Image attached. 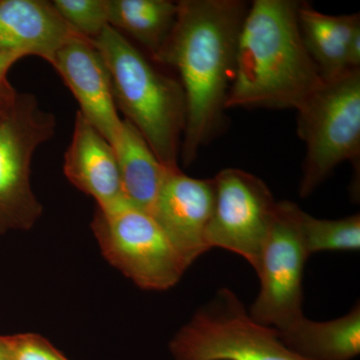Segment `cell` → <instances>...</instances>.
I'll use <instances>...</instances> for the list:
<instances>
[{"label":"cell","instance_id":"obj_1","mask_svg":"<svg viewBox=\"0 0 360 360\" xmlns=\"http://www.w3.org/2000/svg\"><path fill=\"white\" fill-rule=\"evenodd\" d=\"M177 4L174 30L153 59L179 72L186 104L179 158L189 167L224 122L239 32L250 6L241 0H181Z\"/></svg>","mask_w":360,"mask_h":360},{"label":"cell","instance_id":"obj_2","mask_svg":"<svg viewBox=\"0 0 360 360\" xmlns=\"http://www.w3.org/2000/svg\"><path fill=\"white\" fill-rule=\"evenodd\" d=\"M295 0H255L239 32L227 108L297 110L323 82L298 25Z\"/></svg>","mask_w":360,"mask_h":360},{"label":"cell","instance_id":"obj_3","mask_svg":"<svg viewBox=\"0 0 360 360\" xmlns=\"http://www.w3.org/2000/svg\"><path fill=\"white\" fill-rule=\"evenodd\" d=\"M103 56L117 108L141 132L156 158L179 168L186 104L179 80L163 75L127 37L108 25L90 40Z\"/></svg>","mask_w":360,"mask_h":360},{"label":"cell","instance_id":"obj_4","mask_svg":"<svg viewBox=\"0 0 360 360\" xmlns=\"http://www.w3.org/2000/svg\"><path fill=\"white\" fill-rule=\"evenodd\" d=\"M297 134L307 148L300 194L305 198L345 161L360 155V70L323 79L296 110Z\"/></svg>","mask_w":360,"mask_h":360},{"label":"cell","instance_id":"obj_5","mask_svg":"<svg viewBox=\"0 0 360 360\" xmlns=\"http://www.w3.org/2000/svg\"><path fill=\"white\" fill-rule=\"evenodd\" d=\"M169 349L174 360H309L286 347L276 329L253 321L229 288L195 312Z\"/></svg>","mask_w":360,"mask_h":360},{"label":"cell","instance_id":"obj_6","mask_svg":"<svg viewBox=\"0 0 360 360\" xmlns=\"http://www.w3.org/2000/svg\"><path fill=\"white\" fill-rule=\"evenodd\" d=\"M91 227L105 259L142 290H169L188 269L153 215L127 201L97 208Z\"/></svg>","mask_w":360,"mask_h":360},{"label":"cell","instance_id":"obj_7","mask_svg":"<svg viewBox=\"0 0 360 360\" xmlns=\"http://www.w3.org/2000/svg\"><path fill=\"white\" fill-rule=\"evenodd\" d=\"M56 129V116L42 110L30 92H18L0 116V234L28 231L41 217L30 167L35 151Z\"/></svg>","mask_w":360,"mask_h":360},{"label":"cell","instance_id":"obj_8","mask_svg":"<svg viewBox=\"0 0 360 360\" xmlns=\"http://www.w3.org/2000/svg\"><path fill=\"white\" fill-rule=\"evenodd\" d=\"M300 212L290 201L276 202L257 269L259 292L248 311L253 321L277 331L304 316L302 281L309 253L303 240Z\"/></svg>","mask_w":360,"mask_h":360},{"label":"cell","instance_id":"obj_9","mask_svg":"<svg viewBox=\"0 0 360 360\" xmlns=\"http://www.w3.org/2000/svg\"><path fill=\"white\" fill-rule=\"evenodd\" d=\"M212 180L214 205L206 229L208 248L236 253L257 271L276 201L262 179L238 168L221 170Z\"/></svg>","mask_w":360,"mask_h":360},{"label":"cell","instance_id":"obj_10","mask_svg":"<svg viewBox=\"0 0 360 360\" xmlns=\"http://www.w3.org/2000/svg\"><path fill=\"white\" fill-rule=\"evenodd\" d=\"M214 205L212 179H198L180 168L169 169L150 214L187 266L210 250L206 229Z\"/></svg>","mask_w":360,"mask_h":360},{"label":"cell","instance_id":"obj_11","mask_svg":"<svg viewBox=\"0 0 360 360\" xmlns=\"http://www.w3.org/2000/svg\"><path fill=\"white\" fill-rule=\"evenodd\" d=\"M51 65L77 98L78 112L112 144L122 120L118 115L110 71L92 42L73 32L56 51Z\"/></svg>","mask_w":360,"mask_h":360},{"label":"cell","instance_id":"obj_12","mask_svg":"<svg viewBox=\"0 0 360 360\" xmlns=\"http://www.w3.org/2000/svg\"><path fill=\"white\" fill-rule=\"evenodd\" d=\"M63 172L73 186L94 198L97 208L127 201L115 149L78 111Z\"/></svg>","mask_w":360,"mask_h":360},{"label":"cell","instance_id":"obj_13","mask_svg":"<svg viewBox=\"0 0 360 360\" xmlns=\"http://www.w3.org/2000/svg\"><path fill=\"white\" fill-rule=\"evenodd\" d=\"M72 33L51 2L0 0V49L22 58L39 56L51 65L56 51Z\"/></svg>","mask_w":360,"mask_h":360},{"label":"cell","instance_id":"obj_14","mask_svg":"<svg viewBox=\"0 0 360 360\" xmlns=\"http://www.w3.org/2000/svg\"><path fill=\"white\" fill-rule=\"evenodd\" d=\"M111 146L115 149L125 200L150 214L169 168L156 158L141 132L129 120H122Z\"/></svg>","mask_w":360,"mask_h":360},{"label":"cell","instance_id":"obj_15","mask_svg":"<svg viewBox=\"0 0 360 360\" xmlns=\"http://www.w3.org/2000/svg\"><path fill=\"white\" fill-rule=\"evenodd\" d=\"M292 352L309 360H352L360 352V307L340 319L314 321L302 316L277 331Z\"/></svg>","mask_w":360,"mask_h":360},{"label":"cell","instance_id":"obj_16","mask_svg":"<svg viewBox=\"0 0 360 360\" xmlns=\"http://www.w3.org/2000/svg\"><path fill=\"white\" fill-rule=\"evenodd\" d=\"M298 25L305 49L323 79L340 77L350 70L348 49L352 33L360 25L359 13L329 15L302 2Z\"/></svg>","mask_w":360,"mask_h":360},{"label":"cell","instance_id":"obj_17","mask_svg":"<svg viewBox=\"0 0 360 360\" xmlns=\"http://www.w3.org/2000/svg\"><path fill=\"white\" fill-rule=\"evenodd\" d=\"M177 13L179 4L169 0H110V26L146 47L153 58L172 34Z\"/></svg>","mask_w":360,"mask_h":360},{"label":"cell","instance_id":"obj_18","mask_svg":"<svg viewBox=\"0 0 360 360\" xmlns=\"http://www.w3.org/2000/svg\"><path fill=\"white\" fill-rule=\"evenodd\" d=\"M300 226L309 255L321 251L359 250V214L340 219H321L302 210Z\"/></svg>","mask_w":360,"mask_h":360},{"label":"cell","instance_id":"obj_19","mask_svg":"<svg viewBox=\"0 0 360 360\" xmlns=\"http://www.w3.org/2000/svg\"><path fill=\"white\" fill-rule=\"evenodd\" d=\"M52 6L73 32L96 39L110 25V0H54Z\"/></svg>","mask_w":360,"mask_h":360},{"label":"cell","instance_id":"obj_20","mask_svg":"<svg viewBox=\"0 0 360 360\" xmlns=\"http://www.w3.org/2000/svg\"><path fill=\"white\" fill-rule=\"evenodd\" d=\"M4 345L9 360H70L49 340L35 333L4 336Z\"/></svg>","mask_w":360,"mask_h":360},{"label":"cell","instance_id":"obj_21","mask_svg":"<svg viewBox=\"0 0 360 360\" xmlns=\"http://www.w3.org/2000/svg\"><path fill=\"white\" fill-rule=\"evenodd\" d=\"M22 58L15 52L0 49V105H8L13 103L18 91L7 80V73L14 63Z\"/></svg>","mask_w":360,"mask_h":360},{"label":"cell","instance_id":"obj_22","mask_svg":"<svg viewBox=\"0 0 360 360\" xmlns=\"http://www.w3.org/2000/svg\"><path fill=\"white\" fill-rule=\"evenodd\" d=\"M0 356L6 357V350H4V336H0Z\"/></svg>","mask_w":360,"mask_h":360},{"label":"cell","instance_id":"obj_23","mask_svg":"<svg viewBox=\"0 0 360 360\" xmlns=\"http://www.w3.org/2000/svg\"><path fill=\"white\" fill-rule=\"evenodd\" d=\"M14 98H15V97H14ZM11 104H8V105L6 106L0 105V116H1L2 113H4V111L6 110V108H8L9 105H11Z\"/></svg>","mask_w":360,"mask_h":360},{"label":"cell","instance_id":"obj_24","mask_svg":"<svg viewBox=\"0 0 360 360\" xmlns=\"http://www.w3.org/2000/svg\"><path fill=\"white\" fill-rule=\"evenodd\" d=\"M0 360H9V359H6V357H4V356H0Z\"/></svg>","mask_w":360,"mask_h":360}]
</instances>
